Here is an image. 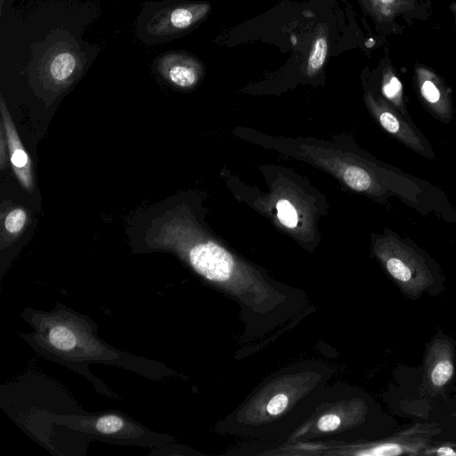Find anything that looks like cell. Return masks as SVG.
Instances as JSON below:
<instances>
[{
    "instance_id": "1",
    "label": "cell",
    "mask_w": 456,
    "mask_h": 456,
    "mask_svg": "<svg viewBox=\"0 0 456 456\" xmlns=\"http://www.w3.org/2000/svg\"><path fill=\"white\" fill-rule=\"evenodd\" d=\"M32 330L19 336L43 358L63 365L83 376L104 396L119 399L89 370L91 364H105L134 371L159 380L174 374L166 364L115 348L102 340L90 317L57 303L51 311L28 307L20 314Z\"/></svg>"
},
{
    "instance_id": "2",
    "label": "cell",
    "mask_w": 456,
    "mask_h": 456,
    "mask_svg": "<svg viewBox=\"0 0 456 456\" xmlns=\"http://www.w3.org/2000/svg\"><path fill=\"white\" fill-rule=\"evenodd\" d=\"M50 420L60 429L114 444L159 447L172 440L169 436L153 432L118 411L92 415L51 414Z\"/></svg>"
},
{
    "instance_id": "3",
    "label": "cell",
    "mask_w": 456,
    "mask_h": 456,
    "mask_svg": "<svg viewBox=\"0 0 456 456\" xmlns=\"http://www.w3.org/2000/svg\"><path fill=\"white\" fill-rule=\"evenodd\" d=\"M374 251L397 285L409 294H418L433 283L424 258L404 240L392 232L379 235Z\"/></svg>"
},
{
    "instance_id": "4",
    "label": "cell",
    "mask_w": 456,
    "mask_h": 456,
    "mask_svg": "<svg viewBox=\"0 0 456 456\" xmlns=\"http://www.w3.org/2000/svg\"><path fill=\"white\" fill-rule=\"evenodd\" d=\"M211 5L206 2L181 3L159 6L144 24V35L163 41L183 34L201 21Z\"/></svg>"
},
{
    "instance_id": "5",
    "label": "cell",
    "mask_w": 456,
    "mask_h": 456,
    "mask_svg": "<svg viewBox=\"0 0 456 456\" xmlns=\"http://www.w3.org/2000/svg\"><path fill=\"white\" fill-rule=\"evenodd\" d=\"M366 103L381 127L398 142L416 153L434 159V151L428 139L387 100L375 97L370 92L365 95Z\"/></svg>"
},
{
    "instance_id": "6",
    "label": "cell",
    "mask_w": 456,
    "mask_h": 456,
    "mask_svg": "<svg viewBox=\"0 0 456 456\" xmlns=\"http://www.w3.org/2000/svg\"><path fill=\"white\" fill-rule=\"evenodd\" d=\"M83 68L84 58L80 52L69 43H59L44 56L39 77L46 89L60 94L78 78Z\"/></svg>"
},
{
    "instance_id": "7",
    "label": "cell",
    "mask_w": 456,
    "mask_h": 456,
    "mask_svg": "<svg viewBox=\"0 0 456 456\" xmlns=\"http://www.w3.org/2000/svg\"><path fill=\"white\" fill-rule=\"evenodd\" d=\"M415 83L420 100L434 117L448 123L453 116L449 89L442 79L429 69L415 67Z\"/></svg>"
},
{
    "instance_id": "8",
    "label": "cell",
    "mask_w": 456,
    "mask_h": 456,
    "mask_svg": "<svg viewBox=\"0 0 456 456\" xmlns=\"http://www.w3.org/2000/svg\"><path fill=\"white\" fill-rule=\"evenodd\" d=\"M157 69L169 84L181 89L194 87L204 73L200 60L183 52L161 54L157 60Z\"/></svg>"
},
{
    "instance_id": "9",
    "label": "cell",
    "mask_w": 456,
    "mask_h": 456,
    "mask_svg": "<svg viewBox=\"0 0 456 456\" xmlns=\"http://www.w3.org/2000/svg\"><path fill=\"white\" fill-rule=\"evenodd\" d=\"M0 111L12 170L21 187L27 191L32 192L34 182L31 161L2 96L0 98Z\"/></svg>"
},
{
    "instance_id": "10",
    "label": "cell",
    "mask_w": 456,
    "mask_h": 456,
    "mask_svg": "<svg viewBox=\"0 0 456 456\" xmlns=\"http://www.w3.org/2000/svg\"><path fill=\"white\" fill-rule=\"evenodd\" d=\"M454 372L453 352L451 344L445 340H436L430 347L426 373L429 383L436 388L443 387Z\"/></svg>"
},
{
    "instance_id": "11",
    "label": "cell",
    "mask_w": 456,
    "mask_h": 456,
    "mask_svg": "<svg viewBox=\"0 0 456 456\" xmlns=\"http://www.w3.org/2000/svg\"><path fill=\"white\" fill-rule=\"evenodd\" d=\"M29 216L21 207H13L2 217L1 249L10 247L23 232Z\"/></svg>"
},
{
    "instance_id": "12",
    "label": "cell",
    "mask_w": 456,
    "mask_h": 456,
    "mask_svg": "<svg viewBox=\"0 0 456 456\" xmlns=\"http://www.w3.org/2000/svg\"><path fill=\"white\" fill-rule=\"evenodd\" d=\"M365 8L379 22H388L411 5L408 0H362Z\"/></svg>"
},
{
    "instance_id": "13",
    "label": "cell",
    "mask_w": 456,
    "mask_h": 456,
    "mask_svg": "<svg viewBox=\"0 0 456 456\" xmlns=\"http://www.w3.org/2000/svg\"><path fill=\"white\" fill-rule=\"evenodd\" d=\"M381 90L387 101L406 118L411 119L404 103L401 81L389 66L383 70Z\"/></svg>"
},
{
    "instance_id": "14",
    "label": "cell",
    "mask_w": 456,
    "mask_h": 456,
    "mask_svg": "<svg viewBox=\"0 0 456 456\" xmlns=\"http://www.w3.org/2000/svg\"><path fill=\"white\" fill-rule=\"evenodd\" d=\"M328 53V38L326 32L322 29L315 37L309 53L306 63V74L309 77L318 73L324 65Z\"/></svg>"
},
{
    "instance_id": "15",
    "label": "cell",
    "mask_w": 456,
    "mask_h": 456,
    "mask_svg": "<svg viewBox=\"0 0 456 456\" xmlns=\"http://www.w3.org/2000/svg\"><path fill=\"white\" fill-rule=\"evenodd\" d=\"M277 216L280 222L288 228H294L297 224V213L295 207L287 200L277 202Z\"/></svg>"
},
{
    "instance_id": "16",
    "label": "cell",
    "mask_w": 456,
    "mask_h": 456,
    "mask_svg": "<svg viewBox=\"0 0 456 456\" xmlns=\"http://www.w3.org/2000/svg\"><path fill=\"white\" fill-rule=\"evenodd\" d=\"M288 397L283 394L274 395L267 404V411L271 415H277L282 412L288 405Z\"/></svg>"
},
{
    "instance_id": "17",
    "label": "cell",
    "mask_w": 456,
    "mask_h": 456,
    "mask_svg": "<svg viewBox=\"0 0 456 456\" xmlns=\"http://www.w3.org/2000/svg\"><path fill=\"white\" fill-rule=\"evenodd\" d=\"M317 425L322 431H332L340 425V419L336 414H326L319 419Z\"/></svg>"
},
{
    "instance_id": "18",
    "label": "cell",
    "mask_w": 456,
    "mask_h": 456,
    "mask_svg": "<svg viewBox=\"0 0 456 456\" xmlns=\"http://www.w3.org/2000/svg\"><path fill=\"white\" fill-rule=\"evenodd\" d=\"M7 140L4 127V124L1 121L0 124V167L4 170L7 165Z\"/></svg>"
},
{
    "instance_id": "19",
    "label": "cell",
    "mask_w": 456,
    "mask_h": 456,
    "mask_svg": "<svg viewBox=\"0 0 456 456\" xmlns=\"http://www.w3.org/2000/svg\"><path fill=\"white\" fill-rule=\"evenodd\" d=\"M437 454L439 455H455L456 454V452L452 451V448H448V447H443V448H439L436 452Z\"/></svg>"
},
{
    "instance_id": "20",
    "label": "cell",
    "mask_w": 456,
    "mask_h": 456,
    "mask_svg": "<svg viewBox=\"0 0 456 456\" xmlns=\"http://www.w3.org/2000/svg\"><path fill=\"white\" fill-rule=\"evenodd\" d=\"M408 1L411 3L412 0H408Z\"/></svg>"
}]
</instances>
